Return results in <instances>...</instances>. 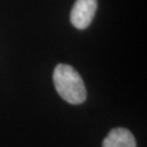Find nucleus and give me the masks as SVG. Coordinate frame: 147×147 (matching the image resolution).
Here are the masks:
<instances>
[{"instance_id":"obj_1","label":"nucleus","mask_w":147,"mask_h":147,"mask_svg":"<svg viewBox=\"0 0 147 147\" xmlns=\"http://www.w3.org/2000/svg\"><path fill=\"white\" fill-rule=\"evenodd\" d=\"M53 84L59 96L71 105L83 104L86 97V88L79 72L71 65L60 63L53 70Z\"/></svg>"},{"instance_id":"obj_2","label":"nucleus","mask_w":147,"mask_h":147,"mask_svg":"<svg viewBox=\"0 0 147 147\" xmlns=\"http://www.w3.org/2000/svg\"><path fill=\"white\" fill-rule=\"evenodd\" d=\"M97 5V0H76L70 14L72 25L78 30L88 27L93 22Z\"/></svg>"},{"instance_id":"obj_3","label":"nucleus","mask_w":147,"mask_h":147,"mask_svg":"<svg viewBox=\"0 0 147 147\" xmlns=\"http://www.w3.org/2000/svg\"><path fill=\"white\" fill-rule=\"evenodd\" d=\"M102 147H136V141L130 130L116 127L105 137Z\"/></svg>"}]
</instances>
